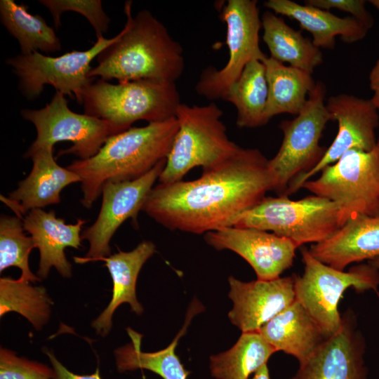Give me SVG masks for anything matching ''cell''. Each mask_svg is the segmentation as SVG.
<instances>
[{
  "instance_id": "4",
  "label": "cell",
  "mask_w": 379,
  "mask_h": 379,
  "mask_svg": "<svg viewBox=\"0 0 379 379\" xmlns=\"http://www.w3.org/2000/svg\"><path fill=\"white\" fill-rule=\"evenodd\" d=\"M180 103L175 83L138 80L113 84L98 79L84 89L79 104L84 114L123 132L139 120L154 123L174 117Z\"/></svg>"
},
{
  "instance_id": "33",
  "label": "cell",
  "mask_w": 379,
  "mask_h": 379,
  "mask_svg": "<svg viewBox=\"0 0 379 379\" xmlns=\"http://www.w3.org/2000/svg\"><path fill=\"white\" fill-rule=\"evenodd\" d=\"M53 377L52 368L18 357L12 351L1 348L0 379H52Z\"/></svg>"
},
{
  "instance_id": "23",
  "label": "cell",
  "mask_w": 379,
  "mask_h": 379,
  "mask_svg": "<svg viewBox=\"0 0 379 379\" xmlns=\"http://www.w3.org/2000/svg\"><path fill=\"white\" fill-rule=\"evenodd\" d=\"M277 351L305 361L328 338L321 328L296 300L258 331Z\"/></svg>"
},
{
  "instance_id": "22",
  "label": "cell",
  "mask_w": 379,
  "mask_h": 379,
  "mask_svg": "<svg viewBox=\"0 0 379 379\" xmlns=\"http://www.w3.org/2000/svg\"><path fill=\"white\" fill-rule=\"evenodd\" d=\"M264 6L298 22L301 29L312 36V43L319 48L333 49L335 37L347 44L363 39L368 29L352 17L340 18L328 11L309 5H301L291 0H268Z\"/></svg>"
},
{
  "instance_id": "20",
  "label": "cell",
  "mask_w": 379,
  "mask_h": 379,
  "mask_svg": "<svg viewBox=\"0 0 379 379\" xmlns=\"http://www.w3.org/2000/svg\"><path fill=\"white\" fill-rule=\"evenodd\" d=\"M308 250L319 261L343 271L351 263L370 260L379 255V216H352L331 237Z\"/></svg>"
},
{
  "instance_id": "21",
  "label": "cell",
  "mask_w": 379,
  "mask_h": 379,
  "mask_svg": "<svg viewBox=\"0 0 379 379\" xmlns=\"http://www.w3.org/2000/svg\"><path fill=\"white\" fill-rule=\"evenodd\" d=\"M156 251L151 241H142L133 250L117 253L98 260L105 262L113 282L112 299L103 312L92 322V327L102 336H106L112 327V317L117 307L128 303L131 310L141 314L143 307L136 298L135 287L139 272Z\"/></svg>"
},
{
  "instance_id": "38",
  "label": "cell",
  "mask_w": 379,
  "mask_h": 379,
  "mask_svg": "<svg viewBox=\"0 0 379 379\" xmlns=\"http://www.w3.org/2000/svg\"><path fill=\"white\" fill-rule=\"evenodd\" d=\"M368 262L373 265L379 270V255L368 260Z\"/></svg>"
},
{
  "instance_id": "37",
  "label": "cell",
  "mask_w": 379,
  "mask_h": 379,
  "mask_svg": "<svg viewBox=\"0 0 379 379\" xmlns=\"http://www.w3.org/2000/svg\"><path fill=\"white\" fill-rule=\"evenodd\" d=\"M251 379H270L267 365H265L258 370Z\"/></svg>"
},
{
  "instance_id": "8",
  "label": "cell",
  "mask_w": 379,
  "mask_h": 379,
  "mask_svg": "<svg viewBox=\"0 0 379 379\" xmlns=\"http://www.w3.org/2000/svg\"><path fill=\"white\" fill-rule=\"evenodd\" d=\"M326 87L316 82L305 106L291 120L279 124L284 138L276 154L268 160L274 180V191L285 195L290 185L312 169L322 159L326 149L319 140L326 124L331 121L325 104Z\"/></svg>"
},
{
  "instance_id": "18",
  "label": "cell",
  "mask_w": 379,
  "mask_h": 379,
  "mask_svg": "<svg viewBox=\"0 0 379 379\" xmlns=\"http://www.w3.org/2000/svg\"><path fill=\"white\" fill-rule=\"evenodd\" d=\"M53 148L43 147L24 154L32 159V168L7 200L21 218L31 210L59 204L61 191L69 185L81 181L77 173L57 164Z\"/></svg>"
},
{
  "instance_id": "27",
  "label": "cell",
  "mask_w": 379,
  "mask_h": 379,
  "mask_svg": "<svg viewBox=\"0 0 379 379\" xmlns=\"http://www.w3.org/2000/svg\"><path fill=\"white\" fill-rule=\"evenodd\" d=\"M267 98L265 65L261 61L252 60L230 87L224 100L235 107L238 128H253L267 123L265 117Z\"/></svg>"
},
{
  "instance_id": "13",
  "label": "cell",
  "mask_w": 379,
  "mask_h": 379,
  "mask_svg": "<svg viewBox=\"0 0 379 379\" xmlns=\"http://www.w3.org/2000/svg\"><path fill=\"white\" fill-rule=\"evenodd\" d=\"M166 159L159 162L142 177L126 182H107L102 189V204L99 214L93 225L81 233L89 248L83 258L74 257L75 262L85 263L97 261L110 255V240L120 225L131 218L137 224V218L144 203L162 172Z\"/></svg>"
},
{
  "instance_id": "31",
  "label": "cell",
  "mask_w": 379,
  "mask_h": 379,
  "mask_svg": "<svg viewBox=\"0 0 379 379\" xmlns=\"http://www.w3.org/2000/svg\"><path fill=\"white\" fill-rule=\"evenodd\" d=\"M25 232L22 218L15 215H1L0 272L15 266L21 270V279L29 282L41 281L29 267V255L36 245L32 237Z\"/></svg>"
},
{
  "instance_id": "5",
  "label": "cell",
  "mask_w": 379,
  "mask_h": 379,
  "mask_svg": "<svg viewBox=\"0 0 379 379\" xmlns=\"http://www.w3.org/2000/svg\"><path fill=\"white\" fill-rule=\"evenodd\" d=\"M222 114L213 102L202 106L180 104L175 113L178 128L159 177V183L182 180L195 167H213L240 148L227 136Z\"/></svg>"
},
{
  "instance_id": "12",
  "label": "cell",
  "mask_w": 379,
  "mask_h": 379,
  "mask_svg": "<svg viewBox=\"0 0 379 379\" xmlns=\"http://www.w3.org/2000/svg\"><path fill=\"white\" fill-rule=\"evenodd\" d=\"M220 19L226 25L227 62L220 69L210 66L203 70L195 86L197 93L209 100H224L249 62L267 57L259 44L262 22L256 0H228Z\"/></svg>"
},
{
  "instance_id": "41",
  "label": "cell",
  "mask_w": 379,
  "mask_h": 379,
  "mask_svg": "<svg viewBox=\"0 0 379 379\" xmlns=\"http://www.w3.org/2000/svg\"><path fill=\"white\" fill-rule=\"evenodd\" d=\"M378 297H379V293H378Z\"/></svg>"
},
{
  "instance_id": "36",
  "label": "cell",
  "mask_w": 379,
  "mask_h": 379,
  "mask_svg": "<svg viewBox=\"0 0 379 379\" xmlns=\"http://www.w3.org/2000/svg\"><path fill=\"white\" fill-rule=\"evenodd\" d=\"M369 84L374 95H379V59L369 74Z\"/></svg>"
},
{
  "instance_id": "19",
  "label": "cell",
  "mask_w": 379,
  "mask_h": 379,
  "mask_svg": "<svg viewBox=\"0 0 379 379\" xmlns=\"http://www.w3.org/2000/svg\"><path fill=\"white\" fill-rule=\"evenodd\" d=\"M22 220L25 230L32 237L39 251L38 277L46 279L54 267L61 276L69 278L72 265L65 249H79L82 246L81 232L86 221L77 219L74 224H66L63 218L56 216L55 211L47 212L41 208L31 210Z\"/></svg>"
},
{
  "instance_id": "1",
  "label": "cell",
  "mask_w": 379,
  "mask_h": 379,
  "mask_svg": "<svg viewBox=\"0 0 379 379\" xmlns=\"http://www.w3.org/2000/svg\"><path fill=\"white\" fill-rule=\"evenodd\" d=\"M268 160L258 149L240 147L195 180L154 186L142 211L171 230L199 234L232 227L274 191Z\"/></svg>"
},
{
  "instance_id": "15",
  "label": "cell",
  "mask_w": 379,
  "mask_h": 379,
  "mask_svg": "<svg viewBox=\"0 0 379 379\" xmlns=\"http://www.w3.org/2000/svg\"><path fill=\"white\" fill-rule=\"evenodd\" d=\"M204 239L216 250L228 249L237 253L252 267L259 280L279 278L293 265L299 247L272 232L234 226L207 232Z\"/></svg>"
},
{
  "instance_id": "2",
  "label": "cell",
  "mask_w": 379,
  "mask_h": 379,
  "mask_svg": "<svg viewBox=\"0 0 379 379\" xmlns=\"http://www.w3.org/2000/svg\"><path fill=\"white\" fill-rule=\"evenodd\" d=\"M132 1L124 4L126 17L117 39L97 56L89 77L119 83L151 80L175 83L185 69L182 46L149 11L132 15Z\"/></svg>"
},
{
  "instance_id": "28",
  "label": "cell",
  "mask_w": 379,
  "mask_h": 379,
  "mask_svg": "<svg viewBox=\"0 0 379 379\" xmlns=\"http://www.w3.org/2000/svg\"><path fill=\"white\" fill-rule=\"evenodd\" d=\"M276 352L259 331L243 332L229 350L211 357V375L217 379H248Z\"/></svg>"
},
{
  "instance_id": "17",
  "label": "cell",
  "mask_w": 379,
  "mask_h": 379,
  "mask_svg": "<svg viewBox=\"0 0 379 379\" xmlns=\"http://www.w3.org/2000/svg\"><path fill=\"white\" fill-rule=\"evenodd\" d=\"M295 274L272 280L241 281L231 276V322L243 332L258 331L295 300Z\"/></svg>"
},
{
  "instance_id": "10",
  "label": "cell",
  "mask_w": 379,
  "mask_h": 379,
  "mask_svg": "<svg viewBox=\"0 0 379 379\" xmlns=\"http://www.w3.org/2000/svg\"><path fill=\"white\" fill-rule=\"evenodd\" d=\"M117 37H98L86 51H72L57 57L38 51L28 55L19 53L6 58L5 62L17 77L18 88L25 99L38 98L45 86L50 85L56 91L75 98L79 103L84 89L95 80L89 77L91 62Z\"/></svg>"
},
{
  "instance_id": "34",
  "label": "cell",
  "mask_w": 379,
  "mask_h": 379,
  "mask_svg": "<svg viewBox=\"0 0 379 379\" xmlns=\"http://www.w3.org/2000/svg\"><path fill=\"white\" fill-rule=\"evenodd\" d=\"M305 4L328 11L335 8L349 13L368 29L373 25V17L366 9L364 0H307Z\"/></svg>"
},
{
  "instance_id": "25",
  "label": "cell",
  "mask_w": 379,
  "mask_h": 379,
  "mask_svg": "<svg viewBox=\"0 0 379 379\" xmlns=\"http://www.w3.org/2000/svg\"><path fill=\"white\" fill-rule=\"evenodd\" d=\"M262 39L267 45L270 58L310 74L323 62L320 48L314 45L301 32L288 26L282 18L270 11L262 17Z\"/></svg>"
},
{
  "instance_id": "32",
  "label": "cell",
  "mask_w": 379,
  "mask_h": 379,
  "mask_svg": "<svg viewBox=\"0 0 379 379\" xmlns=\"http://www.w3.org/2000/svg\"><path fill=\"white\" fill-rule=\"evenodd\" d=\"M39 2L49 11L55 28L61 25L64 12L73 11L86 18L97 38L104 36L108 30L110 18L104 11L100 0H39Z\"/></svg>"
},
{
  "instance_id": "26",
  "label": "cell",
  "mask_w": 379,
  "mask_h": 379,
  "mask_svg": "<svg viewBox=\"0 0 379 379\" xmlns=\"http://www.w3.org/2000/svg\"><path fill=\"white\" fill-rule=\"evenodd\" d=\"M0 21L18 41L22 55L35 51L49 54L62 49L60 40L55 30L42 16L29 13L25 4L1 0Z\"/></svg>"
},
{
  "instance_id": "7",
  "label": "cell",
  "mask_w": 379,
  "mask_h": 379,
  "mask_svg": "<svg viewBox=\"0 0 379 379\" xmlns=\"http://www.w3.org/2000/svg\"><path fill=\"white\" fill-rule=\"evenodd\" d=\"M301 255L305 268L302 276L295 277V300L328 338L341 324L338 303L343 293L350 287L357 293L377 291L379 270L368 262L345 272L319 261L306 248L301 249Z\"/></svg>"
},
{
  "instance_id": "11",
  "label": "cell",
  "mask_w": 379,
  "mask_h": 379,
  "mask_svg": "<svg viewBox=\"0 0 379 379\" xmlns=\"http://www.w3.org/2000/svg\"><path fill=\"white\" fill-rule=\"evenodd\" d=\"M22 117L35 127L36 137L27 152L43 147H54L60 141H69L72 146L60 151L56 158L74 154L79 159L95 156L109 138L121 133L111 123L72 111L65 95L55 91L51 101L40 109L24 108Z\"/></svg>"
},
{
  "instance_id": "29",
  "label": "cell",
  "mask_w": 379,
  "mask_h": 379,
  "mask_svg": "<svg viewBox=\"0 0 379 379\" xmlns=\"http://www.w3.org/2000/svg\"><path fill=\"white\" fill-rule=\"evenodd\" d=\"M192 313L188 314L185 326L173 342L166 348L154 352H142L140 347L142 335L128 328L127 331L131 343L114 351L118 371L147 369L163 379H187L190 371L185 369L175 350L180 337L185 333L190 321Z\"/></svg>"
},
{
  "instance_id": "40",
  "label": "cell",
  "mask_w": 379,
  "mask_h": 379,
  "mask_svg": "<svg viewBox=\"0 0 379 379\" xmlns=\"http://www.w3.org/2000/svg\"><path fill=\"white\" fill-rule=\"evenodd\" d=\"M369 2L378 10H379V0H371Z\"/></svg>"
},
{
  "instance_id": "16",
  "label": "cell",
  "mask_w": 379,
  "mask_h": 379,
  "mask_svg": "<svg viewBox=\"0 0 379 379\" xmlns=\"http://www.w3.org/2000/svg\"><path fill=\"white\" fill-rule=\"evenodd\" d=\"M366 342L349 309L339 329L326 338L290 379H366Z\"/></svg>"
},
{
  "instance_id": "9",
  "label": "cell",
  "mask_w": 379,
  "mask_h": 379,
  "mask_svg": "<svg viewBox=\"0 0 379 379\" xmlns=\"http://www.w3.org/2000/svg\"><path fill=\"white\" fill-rule=\"evenodd\" d=\"M320 173L302 188L338 203L346 221L356 215L379 216V138L371 150L351 149Z\"/></svg>"
},
{
  "instance_id": "24",
  "label": "cell",
  "mask_w": 379,
  "mask_h": 379,
  "mask_svg": "<svg viewBox=\"0 0 379 379\" xmlns=\"http://www.w3.org/2000/svg\"><path fill=\"white\" fill-rule=\"evenodd\" d=\"M266 70L268 98L265 117L288 113L298 115L314 87L312 74L298 68L286 66L270 57L262 60Z\"/></svg>"
},
{
  "instance_id": "14",
  "label": "cell",
  "mask_w": 379,
  "mask_h": 379,
  "mask_svg": "<svg viewBox=\"0 0 379 379\" xmlns=\"http://www.w3.org/2000/svg\"><path fill=\"white\" fill-rule=\"evenodd\" d=\"M326 106L331 121L338 122V133L320 161L294 181L285 195L296 192L306 181L337 161L348 150L370 151L376 145L379 112L371 99L342 93L328 98Z\"/></svg>"
},
{
  "instance_id": "30",
  "label": "cell",
  "mask_w": 379,
  "mask_h": 379,
  "mask_svg": "<svg viewBox=\"0 0 379 379\" xmlns=\"http://www.w3.org/2000/svg\"><path fill=\"white\" fill-rule=\"evenodd\" d=\"M51 304L42 286H33L20 278L0 279L1 317L9 312H18L39 330L49 319Z\"/></svg>"
},
{
  "instance_id": "3",
  "label": "cell",
  "mask_w": 379,
  "mask_h": 379,
  "mask_svg": "<svg viewBox=\"0 0 379 379\" xmlns=\"http://www.w3.org/2000/svg\"><path fill=\"white\" fill-rule=\"evenodd\" d=\"M178 128L175 117L131 127L109 138L95 156L68 165L81 180L83 206L91 208L107 182L138 179L166 159Z\"/></svg>"
},
{
  "instance_id": "39",
  "label": "cell",
  "mask_w": 379,
  "mask_h": 379,
  "mask_svg": "<svg viewBox=\"0 0 379 379\" xmlns=\"http://www.w3.org/2000/svg\"><path fill=\"white\" fill-rule=\"evenodd\" d=\"M371 100L379 112V95H374Z\"/></svg>"
},
{
  "instance_id": "6",
  "label": "cell",
  "mask_w": 379,
  "mask_h": 379,
  "mask_svg": "<svg viewBox=\"0 0 379 379\" xmlns=\"http://www.w3.org/2000/svg\"><path fill=\"white\" fill-rule=\"evenodd\" d=\"M345 222L340 206L326 197L312 194L292 200L280 195L265 197L241 214L233 226L270 231L300 246L327 239Z\"/></svg>"
},
{
  "instance_id": "35",
  "label": "cell",
  "mask_w": 379,
  "mask_h": 379,
  "mask_svg": "<svg viewBox=\"0 0 379 379\" xmlns=\"http://www.w3.org/2000/svg\"><path fill=\"white\" fill-rule=\"evenodd\" d=\"M46 355L49 358L51 368L53 371L52 379H102L99 368H97L94 373L90 375H78L69 371L60 361L58 360L54 354L47 350Z\"/></svg>"
}]
</instances>
